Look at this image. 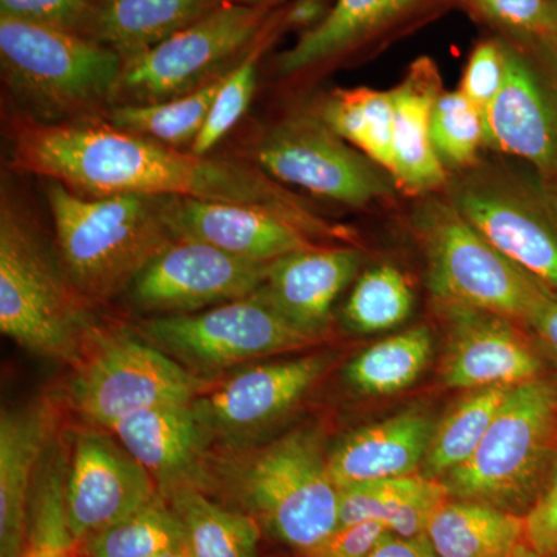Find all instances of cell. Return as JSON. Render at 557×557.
Segmentation results:
<instances>
[{
	"instance_id": "1",
	"label": "cell",
	"mask_w": 557,
	"mask_h": 557,
	"mask_svg": "<svg viewBox=\"0 0 557 557\" xmlns=\"http://www.w3.org/2000/svg\"><path fill=\"white\" fill-rule=\"evenodd\" d=\"M11 168L84 196L186 197L269 209L311 237L336 236L295 194L248 161L197 156L112 126L102 115L67 123L25 116L11 126Z\"/></svg>"
},
{
	"instance_id": "2",
	"label": "cell",
	"mask_w": 557,
	"mask_h": 557,
	"mask_svg": "<svg viewBox=\"0 0 557 557\" xmlns=\"http://www.w3.org/2000/svg\"><path fill=\"white\" fill-rule=\"evenodd\" d=\"M58 252L81 300L104 302L127 292L172 236L161 197L84 196L47 180Z\"/></svg>"
},
{
	"instance_id": "3",
	"label": "cell",
	"mask_w": 557,
	"mask_h": 557,
	"mask_svg": "<svg viewBox=\"0 0 557 557\" xmlns=\"http://www.w3.org/2000/svg\"><path fill=\"white\" fill-rule=\"evenodd\" d=\"M60 252L3 185L0 199V330L39 357L79 358L84 314Z\"/></svg>"
},
{
	"instance_id": "4",
	"label": "cell",
	"mask_w": 557,
	"mask_h": 557,
	"mask_svg": "<svg viewBox=\"0 0 557 557\" xmlns=\"http://www.w3.org/2000/svg\"><path fill=\"white\" fill-rule=\"evenodd\" d=\"M0 65L25 119L54 124L102 115L123 60L97 40L0 16Z\"/></svg>"
},
{
	"instance_id": "5",
	"label": "cell",
	"mask_w": 557,
	"mask_h": 557,
	"mask_svg": "<svg viewBox=\"0 0 557 557\" xmlns=\"http://www.w3.org/2000/svg\"><path fill=\"white\" fill-rule=\"evenodd\" d=\"M556 438L557 381L542 376L509 391L472 457L440 482L449 497L530 509L547 482Z\"/></svg>"
},
{
	"instance_id": "6",
	"label": "cell",
	"mask_w": 557,
	"mask_h": 557,
	"mask_svg": "<svg viewBox=\"0 0 557 557\" xmlns=\"http://www.w3.org/2000/svg\"><path fill=\"white\" fill-rule=\"evenodd\" d=\"M418 233L428 260V287L438 304L530 321L553 296L505 258L450 203L431 200L418 209Z\"/></svg>"
},
{
	"instance_id": "7",
	"label": "cell",
	"mask_w": 557,
	"mask_h": 557,
	"mask_svg": "<svg viewBox=\"0 0 557 557\" xmlns=\"http://www.w3.org/2000/svg\"><path fill=\"white\" fill-rule=\"evenodd\" d=\"M267 3L226 2L156 47L123 62L110 106L185 97L228 72L267 28Z\"/></svg>"
},
{
	"instance_id": "8",
	"label": "cell",
	"mask_w": 557,
	"mask_h": 557,
	"mask_svg": "<svg viewBox=\"0 0 557 557\" xmlns=\"http://www.w3.org/2000/svg\"><path fill=\"white\" fill-rule=\"evenodd\" d=\"M242 493L274 536L309 552L339 525V487L317 432L295 431L242 468Z\"/></svg>"
},
{
	"instance_id": "9",
	"label": "cell",
	"mask_w": 557,
	"mask_h": 557,
	"mask_svg": "<svg viewBox=\"0 0 557 557\" xmlns=\"http://www.w3.org/2000/svg\"><path fill=\"white\" fill-rule=\"evenodd\" d=\"M449 203L505 258L557 296L555 193L505 171H480L454 186Z\"/></svg>"
},
{
	"instance_id": "10",
	"label": "cell",
	"mask_w": 557,
	"mask_h": 557,
	"mask_svg": "<svg viewBox=\"0 0 557 557\" xmlns=\"http://www.w3.org/2000/svg\"><path fill=\"white\" fill-rule=\"evenodd\" d=\"M251 163L282 186H298L351 208L392 190L380 164L330 129L317 112L295 113L271 126L252 148Z\"/></svg>"
},
{
	"instance_id": "11",
	"label": "cell",
	"mask_w": 557,
	"mask_h": 557,
	"mask_svg": "<svg viewBox=\"0 0 557 557\" xmlns=\"http://www.w3.org/2000/svg\"><path fill=\"white\" fill-rule=\"evenodd\" d=\"M139 329L149 343L196 372H219L318 341L292 327L256 293L199 313L153 317Z\"/></svg>"
},
{
	"instance_id": "12",
	"label": "cell",
	"mask_w": 557,
	"mask_h": 557,
	"mask_svg": "<svg viewBox=\"0 0 557 557\" xmlns=\"http://www.w3.org/2000/svg\"><path fill=\"white\" fill-rule=\"evenodd\" d=\"M72 381L76 410L102 428L157 406L193 405L199 381L152 343L115 333L101 339Z\"/></svg>"
},
{
	"instance_id": "13",
	"label": "cell",
	"mask_w": 557,
	"mask_h": 557,
	"mask_svg": "<svg viewBox=\"0 0 557 557\" xmlns=\"http://www.w3.org/2000/svg\"><path fill=\"white\" fill-rule=\"evenodd\" d=\"M270 263L251 262L203 242L175 239L132 282V302L157 317L190 314L249 298Z\"/></svg>"
},
{
	"instance_id": "14",
	"label": "cell",
	"mask_w": 557,
	"mask_h": 557,
	"mask_svg": "<svg viewBox=\"0 0 557 557\" xmlns=\"http://www.w3.org/2000/svg\"><path fill=\"white\" fill-rule=\"evenodd\" d=\"M157 483L126 449L104 435L86 432L70 458L65 502L76 544L148 507Z\"/></svg>"
},
{
	"instance_id": "15",
	"label": "cell",
	"mask_w": 557,
	"mask_h": 557,
	"mask_svg": "<svg viewBox=\"0 0 557 557\" xmlns=\"http://www.w3.org/2000/svg\"><path fill=\"white\" fill-rule=\"evenodd\" d=\"M490 149L525 160L547 180L557 178V94L525 50L507 42L504 86L483 112Z\"/></svg>"
},
{
	"instance_id": "16",
	"label": "cell",
	"mask_w": 557,
	"mask_h": 557,
	"mask_svg": "<svg viewBox=\"0 0 557 557\" xmlns=\"http://www.w3.org/2000/svg\"><path fill=\"white\" fill-rule=\"evenodd\" d=\"M440 309L449 325L442 366L446 386L468 392L542 379V359L509 319L456 304Z\"/></svg>"
},
{
	"instance_id": "17",
	"label": "cell",
	"mask_w": 557,
	"mask_h": 557,
	"mask_svg": "<svg viewBox=\"0 0 557 557\" xmlns=\"http://www.w3.org/2000/svg\"><path fill=\"white\" fill-rule=\"evenodd\" d=\"M161 214L175 239L203 242L251 262L271 263L314 247L309 233L269 209L161 197Z\"/></svg>"
},
{
	"instance_id": "18",
	"label": "cell",
	"mask_w": 557,
	"mask_h": 557,
	"mask_svg": "<svg viewBox=\"0 0 557 557\" xmlns=\"http://www.w3.org/2000/svg\"><path fill=\"white\" fill-rule=\"evenodd\" d=\"M329 355L267 362L237 373L209 397L193 403L201 426L244 435L284 417L327 372Z\"/></svg>"
},
{
	"instance_id": "19",
	"label": "cell",
	"mask_w": 557,
	"mask_h": 557,
	"mask_svg": "<svg viewBox=\"0 0 557 557\" xmlns=\"http://www.w3.org/2000/svg\"><path fill=\"white\" fill-rule=\"evenodd\" d=\"M362 255L354 248H307L270 263L256 296L292 327L318 339L333 306L361 269Z\"/></svg>"
},
{
	"instance_id": "20",
	"label": "cell",
	"mask_w": 557,
	"mask_h": 557,
	"mask_svg": "<svg viewBox=\"0 0 557 557\" xmlns=\"http://www.w3.org/2000/svg\"><path fill=\"white\" fill-rule=\"evenodd\" d=\"M54 412L47 401L3 409L0 417V557H22L40 461L51 445Z\"/></svg>"
},
{
	"instance_id": "21",
	"label": "cell",
	"mask_w": 557,
	"mask_h": 557,
	"mask_svg": "<svg viewBox=\"0 0 557 557\" xmlns=\"http://www.w3.org/2000/svg\"><path fill=\"white\" fill-rule=\"evenodd\" d=\"M435 421L424 410L409 409L348 435L329 456L336 486L405 478L423 468Z\"/></svg>"
},
{
	"instance_id": "22",
	"label": "cell",
	"mask_w": 557,
	"mask_h": 557,
	"mask_svg": "<svg viewBox=\"0 0 557 557\" xmlns=\"http://www.w3.org/2000/svg\"><path fill=\"white\" fill-rule=\"evenodd\" d=\"M394 94V143L391 174L413 193H426L446 180L431 135V116L440 95L438 70L424 58L413 62Z\"/></svg>"
},
{
	"instance_id": "23",
	"label": "cell",
	"mask_w": 557,
	"mask_h": 557,
	"mask_svg": "<svg viewBox=\"0 0 557 557\" xmlns=\"http://www.w3.org/2000/svg\"><path fill=\"white\" fill-rule=\"evenodd\" d=\"M201 429L193 405H166L131 413L110 431L168 494L190 485L186 478L199 458Z\"/></svg>"
},
{
	"instance_id": "24",
	"label": "cell",
	"mask_w": 557,
	"mask_h": 557,
	"mask_svg": "<svg viewBox=\"0 0 557 557\" xmlns=\"http://www.w3.org/2000/svg\"><path fill=\"white\" fill-rule=\"evenodd\" d=\"M423 0H333L327 17L302 33L292 49L277 58V73L295 76L343 57L394 24Z\"/></svg>"
},
{
	"instance_id": "25",
	"label": "cell",
	"mask_w": 557,
	"mask_h": 557,
	"mask_svg": "<svg viewBox=\"0 0 557 557\" xmlns=\"http://www.w3.org/2000/svg\"><path fill=\"white\" fill-rule=\"evenodd\" d=\"M448 498V490L440 480L418 472L357 483L339 490V525L372 520L395 536H421Z\"/></svg>"
},
{
	"instance_id": "26",
	"label": "cell",
	"mask_w": 557,
	"mask_h": 557,
	"mask_svg": "<svg viewBox=\"0 0 557 557\" xmlns=\"http://www.w3.org/2000/svg\"><path fill=\"white\" fill-rule=\"evenodd\" d=\"M233 0H106L94 39L127 61Z\"/></svg>"
},
{
	"instance_id": "27",
	"label": "cell",
	"mask_w": 557,
	"mask_h": 557,
	"mask_svg": "<svg viewBox=\"0 0 557 557\" xmlns=\"http://www.w3.org/2000/svg\"><path fill=\"white\" fill-rule=\"evenodd\" d=\"M424 534L440 557H508L525 541V519L485 502L449 497Z\"/></svg>"
},
{
	"instance_id": "28",
	"label": "cell",
	"mask_w": 557,
	"mask_h": 557,
	"mask_svg": "<svg viewBox=\"0 0 557 557\" xmlns=\"http://www.w3.org/2000/svg\"><path fill=\"white\" fill-rule=\"evenodd\" d=\"M168 498L185 530L190 556L259 557L260 533L255 519L220 507L193 485L174 487Z\"/></svg>"
},
{
	"instance_id": "29",
	"label": "cell",
	"mask_w": 557,
	"mask_h": 557,
	"mask_svg": "<svg viewBox=\"0 0 557 557\" xmlns=\"http://www.w3.org/2000/svg\"><path fill=\"white\" fill-rule=\"evenodd\" d=\"M317 113L348 145L391 172L395 115L392 90H333Z\"/></svg>"
},
{
	"instance_id": "30",
	"label": "cell",
	"mask_w": 557,
	"mask_h": 557,
	"mask_svg": "<svg viewBox=\"0 0 557 557\" xmlns=\"http://www.w3.org/2000/svg\"><path fill=\"white\" fill-rule=\"evenodd\" d=\"M511 388L498 386L468 391L435 423L423 463L426 478L443 479L467 463L485 437Z\"/></svg>"
},
{
	"instance_id": "31",
	"label": "cell",
	"mask_w": 557,
	"mask_h": 557,
	"mask_svg": "<svg viewBox=\"0 0 557 557\" xmlns=\"http://www.w3.org/2000/svg\"><path fill=\"white\" fill-rule=\"evenodd\" d=\"M226 73L209 81L193 94L174 100L150 104L110 106L102 113V119L121 131L156 139L172 148H190L199 137Z\"/></svg>"
},
{
	"instance_id": "32",
	"label": "cell",
	"mask_w": 557,
	"mask_h": 557,
	"mask_svg": "<svg viewBox=\"0 0 557 557\" xmlns=\"http://www.w3.org/2000/svg\"><path fill=\"white\" fill-rule=\"evenodd\" d=\"M434 341L426 327H413L373 344L346 370L351 386L366 395L397 394L412 386L431 361Z\"/></svg>"
},
{
	"instance_id": "33",
	"label": "cell",
	"mask_w": 557,
	"mask_h": 557,
	"mask_svg": "<svg viewBox=\"0 0 557 557\" xmlns=\"http://www.w3.org/2000/svg\"><path fill=\"white\" fill-rule=\"evenodd\" d=\"M67 472L69 463L60 448L50 445L33 485L22 557H72L76 541L65 502Z\"/></svg>"
},
{
	"instance_id": "34",
	"label": "cell",
	"mask_w": 557,
	"mask_h": 557,
	"mask_svg": "<svg viewBox=\"0 0 557 557\" xmlns=\"http://www.w3.org/2000/svg\"><path fill=\"white\" fill-rule=\"evenodd\" d=\"M83 544L86 557H153L188 548L182 522L161 497Z\"/></svg>"
},
{
	"instance_id": "35",
	"label": "cell",
	"mask_w": 557,
	"mask_h": 557,
	"mask_svg": "<svg viewBox=\"0 0 557 557\" xmlns=\"http://www.w3.org/2000/svg\"><path fill=\"white\" fill-rule=\"evenodd\" d=\"M413 292L394 265H380L358 278L344 307V321L358 333L386 332L408 321Z\"/></svg>"
},
{
	"instance_id": "36",
	"label": "cell",
	"mask_w": 557,
	"mask_h": 557,
	"mask_svg": "<svg viewBox=\"0 0 557 557\" xmlns=\"http://www.w3.org/2000/svg\"><path fill=\"white\" fill-rule=\"evenodd\" d=\"M431 135L445 166H467L485 143L482 110L461 90L440 91L432 108Z\"/></svg>"
},
{
	"instance_id": "37",
	"label": "cell",
	"mask_w": 557,
	"mask_h": 557,
	"mask_svg": "<svg viewBox=\"0 0 557 557\" xmlns=\"http://www.w3.org/2000/svg\"><path fill=\"white\" fill-rule=\"evenodd\" d=\"M265 46L267 39L259 38L247 54L226 73L199 137L189 148L190 152L209 156L245 115L255 95L260 54Z\"/></svg>"
},
{
	"instance_id": "38",
	"label": "cell",
	"mask_w": 557,
	"mask_h": 557,
	"mask_svg": "<svg viewBox=\"0 0 557 557\" xmlns=\"http://www.w3.org/2000/svg\"><path fill=\"white\" fill-rule=\"evenodd\" d=\"M469 11L520 40L548 50L552 35V0H461Z\"/></svg>"
},
{
	"instance_id": "39",
	"label": "cell",
	"mask_w": 557,
	"mask_h": 557,
	"mask_svg": "<svg viewBox=\"0 0 557 557\" xmlns=\"http://www.w3.org/2000/svg\"><path fill=\"white\" fill-rule=\"evenodd\" d=\"M0 16L94 39L100 5L94 0H0Z\"/></svg>"
},
{
	"instance_id": "40",
	"label": "cell",
	"mask_w": 557,
	"mask_h": 557,
	"mask_svg": "<svg viewBox=\"0 0 557 557\" xmlns=\"http://www.w3.org/2000/svg\"><path fill=\"white\" fill-rule=\"evenodd\" d=\"M507 76V42L490 39L480 42L469 57L461 91L482 113L496 100Z\"/></svg>"
},
{
	"instance_id": "41",
	"label": "cell",
	"mask_w": 557,
	"mask_h": 557,
	"mask_svg": "<svg viewBox=\"0 0 557 557\" xmlns=\"http://www.w3.org/2000/svg\"><path fill=\"white\" fill-rule=\"evenodd\" d=\"M525 541L539 555L557 553V453L547 482L525 516Z\"/></svg>"
},
{
	"instance_id": "42",
	"label": "cell",
	"mask_w": 557,
	"mask_h": 557,
	"mask_svg": "<svg viewBox=\"0 0 557 557\" xmlns=\"http://www.w3.org/2000/svg\"><path fill=\"white\" fill-rule=\"evenodd\" d=\"M387 528L379 522L338 525L318 545L302 553L304 557H368L381 541L387 536Z\"/></svg>"
},
{
	"instance_id": "43",
	"label": "cell",
	"mask_w": 557,
	"mask_h": 557,
	"mask_svg": "<svg viewBox=\"0 0 557 557\" xmlns=\"http://www.w3.org/2000/svg\"><path fill=\"white\" fill-rule=\"evenodd\" d=\"M368 557H440L426 534L416 537H399L387 534Z\"/></svg>"
},
{
	"instance_id": "44",
	"label": "cell",
	"mask_w": 557,
	"mask_h": 557,
	"mask_svg": "<svg viewBox=\"0 0 557 557\" xmlns=\"http://www.w3.org/2000/svg\"><path fill=\"white\" fill-rule=\"evenodd\" d=\"M330 9L332 3H329V0H295L284 14L282 24L293 30L307 33L327 17Z\"/></svg>"
},
{
	"instance_id": "45",
	"label": "cell",
	"mask_w": 557,
	"mask_h": 557,
	"mask_svg": "<svg viewBox=\"0 0 557 557\" xmlns=\"http://www.w3.org/2000/svg\"><path fill=\"white\" fill-rule=\"evenodd\" d=\"M528 325L557 357V296H548L542 300Z\"/></svg>"
},
{
	"instance_id": "46",
	"label": "cell",
	"mask_w": 557,
	"mask_h": 557,
	"mask_svg": "<svg viewBox=\"0 0 557 557\" xmlns=\"http://www.w3.org/2000/svg\"><path fill=\"white\" fill-rule=\"evenodd\" d=\"M553 25L552 35H549L548 51L553 54L557 64V0H552Z\"/></svg>"
},
{
	"instance_id": "47",
	"label": "cell",
	"mask_w": 557,
	"mask_h": 557,
	"mask_svg": "<svg viewBox=\"0 0 557 557\" xmlns=\"http://www.w3.org/2000/svg\"><path fill=\"white\" fill-rule=\"evenodd\" d=\"M508 557H542L539 555L536 549L531 547L530 544H528L527 541H523L522 544L519 545L518 548L515 549V552L511 553Z\"/></svg>"
},
{
	"instance_id": "48",
	"label": "cell",
	"mask_w": 557,
	"mask_h": 557,
	"mask_svg": "<svg viewBox=\"0 0 557 557\" xmlns=\"http://www.w3.org/2000/svg\"><path fill=\"white\" fill-rule=\"evenodd\" d=\"M153 557H193L188 552V548L172 549V552L161 553Z\"/></svg>"
},
{
	"instance_id": "49",
	"label": "cell",
	"mask_w": 557,
	"mask_h": 557,
	"mask_svg": "<svg viewBox=\"0 0 557 557\" xmlns=\"http://www.w3.org/2000/svg\"><path fill=\"white\" fill-rule=\"evenodd\" d=\"M244 3H252V5H263V3L269 2V0H240Z\"/></svg>"
},
{
	"instance_id": "50",
	"label": "cell",
	"mask_w": 557,
	"mask_h": 557,
	"mask_svg": "<svg viewBox=\"0 0 557 557\" xmlns=\"http://www.w3.org/2000/svg\"><path fill=\"white\" fill-rule=\"evenodd\" d=\"M95 3H98V5H101V3H104L106 0H94Z\"/></svg>"
},
{
	"instance_id": "51",
	"label": "cell",
	"mask_w": 557,
	"mask_h": 557,
	"mask_svg": "<svg viewBox=\"0 0 557 557\" xmlns=\"http://www.w3.org/2000/svg\"><path fill=\"white\" fill-rule=\"evenodd\" d=\"M555 185H556V197H557V178L555 180Z\"/></svg>"
},
{
	"instance_id": "52",
	"label": "cell",
	"mask_w": 557,
	"mask_h": 557,
	"mask_svg": "<svg viewBox=\"0 0 557 557\" xmlns=\"http://www.w3.org/2000/svg\"><path fill=\"white\" fill-rule=\"evenodd\" d=\"M547 557H557V553H555V555H549Z\"/></svg>"
}]
</instances>
